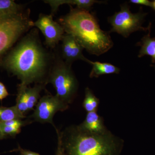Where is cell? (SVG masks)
<instances>
[{
  "instance_id": "obj_12",
  "label": "cell",
  "mask_w": 155,
  "mask_h": 155,
  "mask_svg": "<svg viewBox=\"0 0 155 155\" xmlns=\"http://www.w3.org/2000/svg\"><path fill=\"white\" fill-rule=\"evenodd\" d=\"M151 23L150 22L148 25V33L137 43V45L141 48L138 57L140 58L146 55L150 56L152 63L154 64L153 67H155V38H151Z\"/></svg>"
},
{
  "instance_id": "obj_4",
  "label": "cell",
  "mask_w": 155,
  "mask_h": 155,
  "mask_svg": "<svg viewBox=\"0 0 155 155\" xmlns=\"http://www.w3.org/2000/svg\"><path fill=\"white\" fill-rule=\"evenodd\" d=\"M30 11L0 15V65L5 56L21 37L33 26Z\"/></svg>"
},
{
  "instance_id": "obj_22",
  "label": "cell",
  "mask_w": 155,
  "mask_h": 155,
  "mask_svg": "<svg viewBox=\"0 0 155 155\" xmlns=\"http://www.w3.org/2000/svg\"><path fill=\"white\" fill-rule=\"evenodd\" d=\"M130 2L137 5H143L151 7L152 2L148 0H130Z\"/></svg>"
},
{
  "instance_id": "obj_7",
  "label": "cell",
  "mask_w": 155,
  "mask_h": 155,
  "mask_svg": "<svg viewBox=\"0 0 155 155\" xmlns=\"http://www.w3.org/2000/svg\"><path fill=\"white\" fill-rule=\"evenodd\" d=\"M68 106L56 95H45L39 100L34 112L30 118L33 119L34 121L42 123H51L55 127L53 122L55 114L58 111L67 110Z\"/></svg>"
},
{
  "instance_id": "obj_21",
  "label": "cell",
  "mask_w": 155,
  "mask_h": 155,
  "mask_svg": "<svg viewBox=\"0 0 155 155\" xmlns=\"http://www.w3.org/2000/svg\"><path fill=\"white\" fill-rule=\"evenodd\" d=\"M8 95L9 93L5 86L2 83L0 82V100L2 101Z\"/></svg>"
},
{
  "instance_id": "obj_17",
  "label": "cell",
  "mask_w": 155,
  "mask_h": 155,
  "mask_svg": "<svg viewBox=\"0 0 155 155\" xmlns=\"http://www.w3.org/2000/svg\"><path fill=\"white\" fill-rule=\"evenodd\" d=\"M28 86L20 83L18 85L16 106L20 113L24 115L28 112L27 105L26 88Z\"/></svg>"
},
{
  "instance_id": "obj_2",
  "label": "cell",
  "mask_w": 155,
  "mask_h": 155,
  "mask_svg": "<svg viewBox=\"0 0 155 155\" xmlns=\"http://www.w3.org/2000/svg\"><path fill=\"white\" fill-rule=\"evenodd\" d=\"M65 33L75 38L92 54L100 56L114 46L109 32L100 28L95 17L89 11L71 7L70 11L59 19Z\"/></svg>"
},
{
  "instance_id": "obj_11",
  "label": "cell",
  "mask_w": 155,
  "mask_h": 155,
  "mask_svg": "<svg viewBox=\"0 0 155 155\" xmlns=\"http://www.w3.org/2000/svg\"><path fill=\"white\" fill-rule=\"evenodd\" d=\"M79 125L84 130L93 133H104L107 130L104 125L102 118L97 112L87 113L85 120Z\"/></svg>"
},
{
  "instance_id": "obj_5",
  "label": "cell",
  "mask_w": 155,
  "mask_h": 155,
  "mask_svg": "<svg viewBox=\"0 0 155 155\" xmlns=\"http://www.w3.org/2000/svg\"><path fill=\"white\" fill-rule=\"evenodd\" d=\"M51 83L55 89L56 95L67 104L75 99L78 88V82L71 69L60 56L55 57L46 84Z\"/></svg>"
},
{
  "instance_id": "obj_10",
  "label": "cell",
  "mask_w": 155,
  "mask_h": 155,
  "mask_svg": "<svg viewBox=\"0 0 155 155\" xmlns=\"http://www.w3.org/2000/svg\"><path fill=\"white\" fill-rule=\"evenodd\" d=\"M43 2L51 7V14L53 16L57 13L59 7L64 4L75 5L78 8L89 11L94 4L98 3L95 0H45Z\"/></svg>"
},
{
  "instance_id": "obj_20",
  "label": "cell",
  "mask_w": 155,
  "mask_h": 155,
  "mask_svg": "<svg viewBox=\"0 0 155 155\" xmlns=\"http://www.w3.org/2000/svg\"><path fill=\"white\" fill-rule=\"evenodd\" d=\"M56 130L58 137V146L56 155H67L64 150L63 143H62L61 132H60V130L57 128H56Z\"/></svg>"
},
{
  "instance_id": "obj_3",
  "label": "cell",
  "mask_w": 155,
  "mask_h": 155,
  "mask_svg": "<svg viewBox=\"0 0 155 155\" xmlns=\"http://www.w3.org/2000/svg\"><path fill=\"white\" fill-rule=\"evenodd\" d=\"M61 134L67 155H119L122 150L121 140L108 130L93 133L78 125L69 127Z\"/></svg>"
},
{
  "instance_id": "obj_6",
  "label": "cell",
  "mask_w": 155,
  "mask_h": 155,
  "mask_svg": "<svg viewBox=\"0 0 155 155\" xmlns=\"http://www.w3.org/2000/svg\"><path fill=\"white\" fill-rule=\"evenodd\" d=\"M147 14L140 9L138 13L133 14L130 11L127 4L121 5V10L108 18L112 25L110 32H116L125 38H127L131 33L138 31H146L147 28L143 27L144 17Z\"/></svg>"
},
{
  "instance_id": "obj_18",
  "label": "cell",
  "mask_w": 155,
  "mask_h": 155,
  "mask_svg": "<svg viewBox=\"0 0 155 155\" xmlns=\"http://www.w3.org/2000/svg\"><path fill=\"white\" fill-rule=\"evenodd\" d=\"M24 9L13 0H0V15L18 13Z\"/></svg>"
},
{
  "instance_id": "obj_14",
  "label": "cell",
  "mask_w": 155,
  "mask_h": 155,
  "mask_svg": "<svg viewBox=\"0 0 155 155\" xmlns=\"http://www.w3.org/2000/svg\"><path fill=\"white\" fill-rule=\"evenodd\" d=\"M45 84H36L33 87L26 88L27 105L28 111L32 110L36 106L40 97V93L45 88Z\"/></svg>"
},
{
  "instance_id": "obj_23",
  "label": "cell",
  "mask_w": 155,
  "mask_h": 155,
  "mask_svg": "<svg viewBox=\"0 0 155 155\" xmlns=\"http://www.w3.org/2000/svg\"><path fill=\"white\" fill-rule=\"evenodd\" d=\"M18 151L19 152L20 155H40L37 153L33 152L28 150L23 149L20 147H18Z\"/></svg>"
},
{
  "instance_id": "obj_24",
  "label": "cell",
  "mask_w": 155,
  "mask_h": 155,
  "mask_svg": "<svg viewBox=\"0 0 155 155\" xmlns=\"http://www.w3.org/2000/svg\"><path fill=\"white\" fill-rule=\"evenodd\" d=\"M151 8L155 11V0L152 2Z\"/></svg>"
},
{
  "instance_id": "obj_1",
  "label": "cell",
  "mask_w": 155,
  "mask_h": 155,
  "mask_svg": "<svg viewBox=\"0 0 155 155\" xmlns=\"http://www.w3.org/2000/svg\"><path fill=\"white\" fill-rule=\"evenodd\" d=\"M54 58L42 45L37 30L32 29L9 51L0 67L17 76L22 84L46 85Z\"/></svg>"
},
{
  "instance_id": "obj_19",
  "label": "cell",
  "mask_w": 155,
  "mask_h": 155,
  "mask_svg": "<svg viewBox=\"0 0 155 155\" xmlns=\"http://www.w3.org/2000/svg\"><path fill=\"white\" fill-rule=\"evenodd\" d=\"M0 127L4 136H15L17 134L20 133L21 127L12 125H5L0 123Z\"/></svg>"
},
{
  "instance_id": "obj_13",
  "label": "cell",
  "mask_w": 155,
  "mask_h": 155,
  "mask_svg": "<svg viewBox=\"0 0 155 155\" xmlns=\"http://www.w3.org/2000/svg\"><path fill=\"white\" fill-rule=\"evenodd\" d=\"M90 64L92 66L89 75L91 78H98L102 75L118 74L120 72L119 68L110 63L91 61Z\"/></svg>"
},
{
  "instance_id": "obj_9",
  "label": "cell",
  "mask_w": 155,
  "mask_h": 155,
  "mask_svg": "<svg viewBox=\"0 0 155 155\" xmlns=\"http://www.w3.org/2000/svg\"><path fill=\"white\" fill-rule=\"evenodd\" d=\"M61 42V58L67 64L72 65L77 60H81L91 64L90 61L84 56L82 51L84 49L74 37L65 33Z\"/></svg>"
},
{
  "instance_id": "obj_15",
  "label": "cell",
  "mask_w": 155,
  "mask_h": 155,
  "mask_svg": "<svg viewBox=\"0 0 155 155\" xmlns=\"http://www.w3.org/2000/svg\"><path fill=\"white\" fill-rule=\"evenodd\" d=\"M25 118L20 113L16 106L10 107H0V122H5L13 119H21Z\"/></svg>"
},
{
  "instance_id": "obj_16",
  "label": "cell",
  "mask_w": 155,
  "mask_h": 155,
  "mask_svg": "<svg viewBox=\"0 0 155 155\" xmlns=\"http://www.w3.org/2000/svg\"><path fill=\"white\" fill-rule=\"evenodd\" d=\"M100 101L97 97L90 89H85V97L83 103V107L85 110L89 112H97Z\"/></svg>"
},
{
  "instance_id": "obj_8",
  "label": "cell",
  "mask_w": 155,
  "mask_h": 155,
  "mask_svg": "<svg viewBox=\"0 0 155 155\" xmlns=\"http://www.w3.org/2000/svg\"><path fill=\"white\" fill-rule=\"evenodd\" d=\"M53 17L51 14H40L37 20L33 22V26L39 29L44 36L47 47L52 49L58 45L65 34L62 25L54 21Z\"/></svg>"
},
{
  "instance_id": "obj_25",
  "label": "cell",
  "mask_w": 155,
  "mask_h": 155,
  "mask_svg": "<svg viewBox=\"0 0 155 155\" xmlns=\"http://www.w3.org/2000/svg\"><path fill=\"white\" fill-rule=\"evenodd\" d=\"M4 137H5L3 135L2 133V130H1V127H0V139H3Z\"/></svg>"
}]
</instances>
